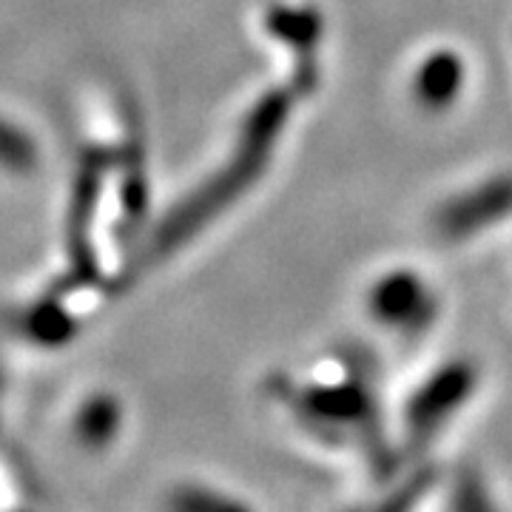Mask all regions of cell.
<instances>
[{"instance_id":"1","label":"cell","mask_w":512,"mask_h":512,"mask_svg":"<svg viewBox=\"0 0 512 512\" xmlns=\"http://www.w3.org/2000/svg\"><path fill=\"white\" fill-rule=\"evenodd\" d=\"M6 131H9V128L6 126H0V157H3V163H18V157H20V151H23V143H20V140H9V137H6Z\"/></svg>"}]
</instances>
